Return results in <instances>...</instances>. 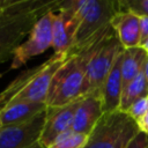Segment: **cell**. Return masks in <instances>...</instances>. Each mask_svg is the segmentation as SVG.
<instances>
[{
    "label": "cell",
    "instance_id": "cell-1",
    "mask_svg": "<svg viewBox=\"0 0 148 148\" xmlns=\"http://www.w3.org/2000/svg\"><path fill=\"white\" fill-rule=\"evenodd\" d=\"M64 0H12L0 12V64L13 58L15 50L29 35L36 22L59 9Z\"/></svg>",
    "mask_w": 148,
    "mask_h": 148
},
{
    "label": "cell",
    "instance_id": "cell-2",
    "mask_svg": "<svg viewBox=\"0 0 148 148\" xmlns=\"http://www.w3.org/2000/svg\"><path fill=\"white\" fill-rule=\"evenodd\" d=\"M71 53H53L47 60L36 67L20 73L0 91V109L15 102L45 103L53 76Z\"/></svg>",
    "mask_w": 148,
    "mask_h": 148
},
{
    "label": "cell",
    "instance_id": "cell-3",
    "mask_svg": "<svg viewBox=\"0 0 148 148\" xmlns=\"http://www.w3.org/2000/svg\"><path fill=\"white\" fill-rule=\"evenodd\" d=\"M75 10L77 28L74 46L71 52L77 51L105 35L111 29V20L119 10L114 0H72Z\"/></svg>",
    "mask_w": 148,
    "mask_h": 148
},
{
    "label": "cell",
    "instance_id": "cell-4",
    "mask_svg": "<svg viewBox=\"0 0 148 148\" xmlns=\"http://www.w3.org/2000/svg\"><path fill=\"white\" fill-rule=\"evenodd\" d=\"M91 44L71 52L67 60L58 69L49 89L46 108L62 106L83 96L86 67Z\"/></svg>",
    "mask_w": 148,
    "mask_h": 148
},
{
    "label": "cell",
    "instance_id": "cell-5",
    "mask_svg": "<svg viewBox=\"0 0 148 148\" xmlns=\"http://www.w3.org/2000/svg\"><path fill=\"white\" fill-rule=\"evenodd\" d=\"M139 131L136 121L126 112H104L89 134L84 148H126Z\"/></svg>",
    "mask_w": 148,
    "mask_h": 148
},
{
    "label": "cell",
    "instance_id": "cell-6",
    "mask_svg": "<svg viewBox=\"0 0 148 148\" xmlns=\"http://www.w3.org/2000/svg\"><path fill=\"white\" fill-rule=\"evenodd\" d=\"M123 50L124 47L112 28L91 44L86 67L83 95L101 89L117 57Z\"/></svg>",
    "mask_w": 148,
    "mask_h": 148
},
{
    "label": "cell",
    "instance_id": "cell-7",
    "mask_svg": "<svg viewBox=\"0 0 148 148\" xmlns=\"http://www.w3.org/2000/svg\"><path fill=\"white\" fill-rule=\"evenodd\" d=\"M50 47H52V12L36 22L29 35L15 50L9 69L22 67L30 59L44 53Z\"/></svg>",
    "mask_w": 148,
    "mask_h": 148
},
{
    "label": "cell",
    "instance_id": "cell-8",
    "mask_svg": "<svg viewBox=\"0 0 148 148\" xmlns=\"http://www.w3.org/2000/svg\"><path fill=\"white\" fill-rule=\"evenodd\" d=\"M45 113L17 125L0 128V148H43L40 135L44 127Z\"/></svg>",
    "mask_w": 148,
    "mask_h": 148
},
{
    "label": "cell",
    "instance_id": "cell-9",
    "mask_svg": "<svg viewBox=\"0 0 148 148\" xmlns=\"http://www.w3.org/2000/svg\"><path fill=\"white\" fill-rule=\"evenodd\" d=\"M77 20L72 0H64L59 9L52 12V49L56 54L71 53Z\"/></svg>",
    "mask_w": 148,
    "mask_h": 148
},
{
    "label": "cell",
    "instance_id": "cell-10",
    "mask_svg": "<svg viewBox=\"0 0 148 148\" xmlns=\"http://www.w3.org/2000/svg\"><path fill=\"white\" fill-rule=\"evenodd\" d=\"M80 99L81 97L62 106L46 108L44 127L40 135V145L43 148H47L56 138L72 130L75 111Z\"/></svg>",
    "mask_w": 148,
    "mask_h": 148
},
{
    "label": "cell",
    "instance_id": "cell-11",
    "mask_svg": "<svg viewBox=\"0 0 148 148\" xmlns=\"http://www.w3.org/2000/svg\"><path fill=\"white\" fill-rule=\"evenodd\" d=\"M103 114V99L99 90L83 95L76 108L72 130L89 135Z\"/></svg>",
    "mask_w": 148,
    "mask_h": 148
},
{
    "label": "cell",
    "instance_id": "cell-12",
    "mask_svg": "<svg viewBox=\"0 0 148 148\" xmlns=\"http://www.w3.org/2000/svg\"><path fill=\"white\" fill-rule=\"evenodd\" d=\"M111 28L116 32L124 49L140 46V17L133 13L119 9L111 20Z\"/></svg>",
    "mask_w": 148,
    "mask_h": 148
},
{
    "label": "cell",
    "instance_id": "cell-13",
    "mask_svg": "<svg viewBox=\"0 0 148 148\" xmlns=\"http://www.w3.org/2000/svg\"><path fill=\"white\" fill-rule=\"evenodd\" d=\"M121 53L117 57L110 73L108 74L106 79L104 80L99 92L103 99V109L104 112H111L119 110L120 106V99H121V92H123V79H121V69H120V60H121Z\"/></svg>",
    "mask_w": 148,
    "mask_h": 148
},
{
    "label": "cell",
    "instance_id": "cell-14",
    "mask_svg": "<svg viewBox=\"0 0 148 148\" xmlns=\"http://www.w3.org/2000/svg\"><path fill=\"white\" fill-rule=\"evenodd\" d=\"M46 110L45 103L15 102L0 109V126H12L25 123Z\"/></svg>",
    "mask_w": 148,
    "mask_h": 148
},
{
    "label": "cell",
    "instance_id": "cell-15",
    "mask_svg": "<svg viewBox=\"0 0 148 148\" xmlns=\"http://www.w3.org/2000/svg\"><path fill=\"white\" fill-rule=\"evenodd\" d=\"M146 57H147L146 51L140 46L123 50L120 69H121V79L124 87L141 73Z\"/></svg>",
    "mask_w": 148,
    "mask_h": 148
},
{
    "label": "cell",
    "instance_id": "cell-16",
    "mask_svg": "<svg viewBox=\"0 0 148 148\" xmlns=\"http://www.w3.org/2000/svg\"><path fill=\"white\" fill-rule=\"evenodd\" d=\"M146 95H148V84H147L143 73L141 71V73L135 79H133L130 83H127L123 88L119 110L126 112L127 109L135 101H138L139 98H141Z\"/></svg>",
    "mask_w": 148,
    "mask_h": 148
},
{
    "label": "cell",
    "instance_id": "cell-17",
    "mask_svg": "<svg viewBox=\"0 0 148 148\" xmlns=\"http://www.w3.org/2000/svg\"><path fill=\"white\" fill-rule=\"evenodd\" d=\"M88 138L89 135L69 130L56 138L47 148H84L88 142Z\"/></svg>",
    "mask_w": 148,
    "mask_h": 148
},
{
    "label": "cell",
    "instance_id": "cell-18",
    "mask_svg": "<svg viewBox=\"0 0 148 148\" xmlns=\"http://www.w3.org/2000/svg\"><path fill=\"white\" fill-rule=\"evenodd\" d=\"M119 9L133 13L134 15L148 17V0H118Z\"/></svg>",
    "mask_w": 148,
    "mask_h": 148
},
{
    "label": "cell",
    "instance_id": "cell-19",
    "mask_svg": "<svg viewBox=\"0 0 148 148\" xmlns=\"http://www.w3.org/2000/svg\"><path fill=\"white\" fill-rule=\"evenodd\" d=\"M147 112H148V95L135 101L126 111V113L135 121L142 118Z\"/></svg>",
    "mask_w": 148,
    "mask_h": 148
},
{
    "label": "cell",
    "instance_id": "cell-20",
    "mask_svg": "<svg viewBox=\"0 0 148 148\" xmlns=\"http://www.w3.org/2000/svg\"><path fill=\"white\" fill-rule=\"evenodd\" d=\"M126 148H148V134L139 131L128 142Z\"/></svg>",
    "mask_w": 148,
    "mask_h": 148
},
{
    "label": "cell",
    "instance_id": "cell-21",
    "mask_svg": "<svg viewBox=\"0 0 148 148\" xmlns=\"http://www.w3.org/2000/svg\"><path fill=\"white\" fill-rule=\"evenodd\" d=\"M148 40V17H140V47Z\"/></svg>",
    "mask_w": 148,
    "mask_h": 148
},
{
    "label": "cell",
    "instance_id": "cell-22",
    "mask_svg": "<svg viewBox=\"0 0 148 148\" xmlns=\"http://www.w3.org/2000/svg\"><path fill=\"white\" fill-rule=\"evenodd\" d=\"M136 124H138V127H139V130H140L141 132L148 134V112H147L142 118H140V119L136 121Z\"/></svg>",
    "mask_w": 148,
    "mask_h": 148
},
{
    "label": "cell",
    "instance_id": "cell-23",
    "mask_svg": "<svg viewBox=\"0 0 148 148\" xmlns=\"http://www.w3.org/2000/svg\"><path fill=\"white\" fill-rule=\"evenodd\" d=\"M142 73H143V76L146 79V82L148 84V53H147V57H146V60H145V64H143Z\"/></svg>",
    "mask_w": 148,
    "mask_h": 148
},
{
    "label": "cell",
    "instance_id": "cell-24",
    "mask_svg": "<svg viewBox=\"0 0 148 148\" xmlns=\"http://www.w3.org/2000/svg\"><path fill=\"white\" fill-rule=\"evenodd\" d=\"M12 0H0V12H2L5 8H7L10 5Z\"/></svg>",
    "mask_w": 148,
    "mask_h": 148
},
{
    "label": "cell",
    "instance_id": "cell-25",
    "mask_svg": "<svg viewBox=\"0 0 148 148\" xmlns=\"http://www.w3.org/2000/svg\"><path fill=\"white\" fill-rule=\"evenodd\" d=\"M141 47H142V49L146 51V53H148V40H147V42H146V43H145V44H143Z\"/></svg>",
    "mask_w": 148,
    "mask_h": 148
},
{
    "label": "cell",
    "instance_id": "cell-26",
    "mask_svg": "<svg viewBox=\"0 0 148 148\" xmlns=\"http://www.w3.org/2000/svg\"><path fill=\"white\" fill-rule=\"evenodd\" d=\"M0 128H1V126H0Z\"/></svg>",
    "mask_w": 148,
    "mask_h": 148
}]
</instances>
